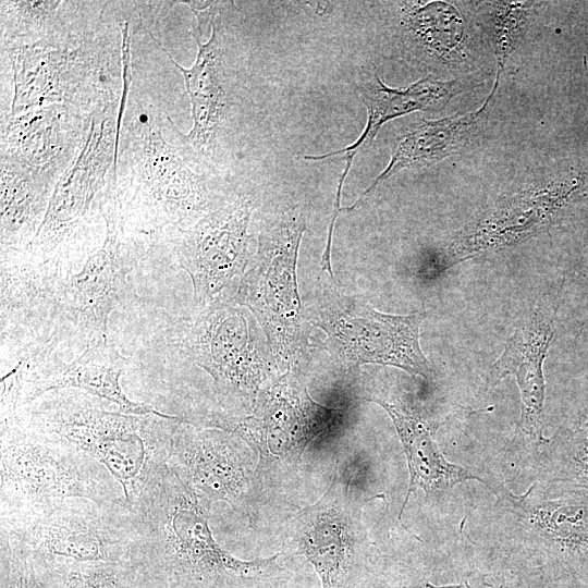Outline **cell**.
Instances as JSON below:
<instances>
[{
	"instance_id": "1",
	"label": "cell",
	"mask_w": 588,
	"mask_h": 588,
	"mask_svg": "<svg viewBox=\"0 0 588 588\" xmlns=\"http://www.w3.org/2000/svg\"><path fill=\"white\" fill-rule=\"evenodd\" d=\"M209 506L171 461L126 506L133 527L130 561L148 588H236L274 566L280 553L241 560L219 546Z\"/></svg>"
},
{
	"instance_id": "2",
	"label": "cell",
	"mask_w": 588,
	"mask_h": 588,
	"mask_svg": "<svg viewBox=\"0 0 588 588\" xmlns=\"http://www.w3.org/2000/svg\"><path fill=\"white\" fill-rule=\"evenodd\" d=\"M130 81L118 114L117 189L122 222L151 236L173 233L208 213V163L175 128L173 140L163 134L166 114L135 99Z\"/></svg>"
},
{
	"instance_id": "3",
	"label": "cell",
	"mask_w": 588,
	"mask_h": 588,
	"mask_svg": "<svg viewBox=\"0 0 588 588\" xmlns=\"http://www.w3.org/2000/svg\"><path fill=\"white\" fill-rule=\"evenodd\" d=\"M21 413L36 428L101 464L122 487L126 506L170 463L183 419L108 412L79 395L47 399Z\"/></svg>"
},
{
	"instance_id": "4",
	"label": "cell",
	"mask_w": 588,
	"mask_h": 588,
	"mask_svg": "<svg viewBox=\"0 0 588 588\" xmlns=\"http://www.w3.org/2000/svg\"><path fill=\"white\" fill-rule=\"evenodd\" d=\"M20 408L1 414L0 519L42 515L71 499L125 505L101 464L33 426Z\"/></svg>"
},
{
	"instance_id": "5",
	"label": "cell",
	"mask_w": 588,
	"mask_h": 588,
	"mask_svg": "<svg viewBox=\"0 0 588 588\" xmlns=\"http://www.w3.org/2000/svg\"><path fill=\"white\" fill-rule=\"evenodd\" d=\"M102 23L79 40L5 50L12 70L9 115L53 103L88 115L119 105L124 90L122 36Z\"/></svg>"
},
{
	"instance_id": "6",
	"label": "cell",
	"mask_w": 588,
	"mask_h": 588,
	"mask_svg": "<svg viewBox=\"0 0 588 588\" xmlns=\"http://www.w3.org/2000/svg\"><path fill=\"white\" fill-rule=\"evenodd\" d=\"M120 105L93 115L84 146L54 186L45 218L26 248L42 260L62 261L65 247L96 213L102 215L115 172Z\"/></svg>"
},
{
	"instance_id": "7",
	"label": "cell",
	"mask_w": 588,
	"mask_h": 588,
	"mask_svg": "<svg viewBox=\"0 0 588 588\" xmlns=\"http://www.w3.org/2000/svg\"><path fill=\"white\" fill-rule=\"evenodd\" d=\"M0 531L19 540L34 558L130 561L133 527L126 505L71 499L32 517L0 519Z\"/></svg>"
},
{
	"instance_id": "8",
	"label": "cell",
	"mask_w": 588,
	"mask_h": 588,
	"mask_svg": "<svg viewBox=\"0 0 588 588\" xmlns=\"http://www.w3.org/2000/svg\"><path fill=\"white\" fill-rule=\"evenodd\" d=\"M426 316L384 314L355 297L334 296L319 306L313 322L326 332L328 350L346 367L390 365L427 379L431 370L419 344Z\"/></svg>"
},
{
	"instance_id": "9",
	"label": "cell",
	"mask_w": 588,
	"mask_h": 588,
	"mask_svg": "<svg viewBox=\"0 0 588 588\" xmlns=\"http://www.w3.org/2000/svg\"><path fill=\"white\" fill-rule=\"evenodd\" d=\"M587 199L588 171L573 167L539 186L515 193L454 237L449 265L538 235L567 219Z\"/></svg>"
},
{
	"instance_id": "10",
	"label": "cell",
	"mask_w": 588,
	"mask_h": 588,
	"mask_svg": "<svg viewBox=\"0 0 588 588\" xmlns=\"http://www.w3.org/2000/svg\"><path fill=\"white\" fill-rule=\"evenodd\" d=\"M102 219V245L69 278L65 287L66 317L88 336V344L107 340L109 317L128 291L131 247L121 218L115 172L103 197Z\"/></svg>"
},
{
	"instance_id": "11",
	"label": "cell",
	"mask_w": 588,
	"mask_h": 588,
	"mask_svg": "<svg viewBox=\"0 0 588 588\" xmlns=\"http://www.w3.org/2000/svg\"><path fill=\"white\" fill-rule=\"evenodd\" d=\"M63 262L22 250L1 252V335L19 336L37 354L57 339L56 318H66ZM32 357V356H30ZM29 357V359H30Z\"/></svg>"
},
{
	"instance_id": "12",
	"label": "cell",
	"mask_w": 588,
	"mask_h": 588,
	"mask_svg": "<svg viewBox=\"0 0 588 588\" xmlns=\"http://www.w3.org/2000/svg\"><path fill=\"white\" fill-rule=\"evenodd\" d=\"M252 200L237 197L172 234L180 267L193 282L194 303L212 304L247 264ZM170 234V235H171Z\"/></svg>"
},
{
	"instance_id": "13",
	"label": "cell",
	"mask_w": 588,
	"mask_h": 588,
	"mask_svg": "<svg viewBox=\"0 0 588 588\" xmlns=\"http://www.w3.org/2000/svg\"><path fill=\"white\" fill-rule=\"evenodd\" d=\"M187 344L198 366L230 404L253 408L265 378L245 315L230 305H211L192 328Z\"/></svg>"
},
{
	"instance_id": "14",
	"label": "cell",
	"mask_w": 588,
	"mask_h": 588,
	"mask_svg": "<svg viewBox=\"0 0 588 588\" xmlns=\"http://www.w3.org/2000/svg\"><path fill=\"white\" fill-rule=\"evenodd\" d=\"M91 119L62 103L8 115L1 128V159L56 186L84 146Z\"/></svg>"
},
{
	"instance_id": "15",
	"label": "cell",
	"mask_w": 588,
	"mask_h": 588,
	"mask_svg": "<svg viewBox=\"0 0 588 588\" xmlns=\"http://www.w3.org/2000/svg\"><path fill=\"white\" fill-rule=\"evenodd\" d=\"M250 458L235 432L195 429L184 418L177 424L171 462L210 503L224 501L237 510L247 507L252 487Z\"/></svg>"
},
{
	"instance_id": "16",
	"label": "cell",
	"mask_w": 588,
	"mask_h": 588,
	"mask_svg": "<svg viewBox=\"0 0 588 588\" xmlns=\"http://www.w3.org/2000/svg\"><path fill=\"white\" fill-rule=\"evenodd\" d=\"M348 489L335 475L322 497L293 518L297 552L314 566L322 588H344L354 573L358 526Z\"/></svg>"
},
{
	"instance_id": "17",
	"label": "cell",
	"mask_w": 588,
	"mask_h": 588,
	"mask_svg": "<svg viewBox=\"0 0 588 588\" xmlns=\"http://www.w3.org/2000/svg\"><path fill=\"white\" fill-rule=\"evenodd\" d=\"M329 421V409L315 403L293 381L277 383L254 416L240 420L233 432L253 442L266 455L301 457Z\"/></svg>"
},
{
	"instance_id": "18",
	"label": "cell",
	"mask_w": 588,
	"mask_h": 588,
	"mask_svg": "<svg viewBox=\"0 0 588 588\" xmlns=\"http://www.w3.org/2000/svg\"><path fill=\"white\" fill-rule=\"evenodd\" d=\"M144 28L184 77L193 118V126L184 135L188 144L208 163L207 159L216 150L218 136L232 106L226 85L220 16L217 14L211 22V34L205 44L195 38L198 52L195 62L188 69L176 63L151 30L145 25Z\"/></svg>"
},
{
	"instance_id": "19",
	"label": "cell",
	"mask_w": 588,
	"mask_h": 588,
	"mask_svg": "<svg viewBox=\"0 0 588 588\" xmlns=\"http://www.w3.org/2000/svg\"><path fill=\"white\" fill-rule=\"evenodd\" d=\"M128 365L108 341H96L70 364H60L47 371L21 376V406L28 405L44 394L77 388L114 403L119 412L130 415L167 414L154 406L134 402L124 393L120 378Z\"/></svg>"
},
{
	"instance_id": "20",
	"label": "cell",
	"mask_w": 588,
	"mask_h": 588,
	"mask_svg": "<svg viewBox=\"0 0 588 588\" xmlns=\"http://www.w3.org/2000/svg\"><path fill=\"white\" fill-rule=\"evenodd\" d=\"M108 2L1 1V48L62 45L82 39L103 22Z\"/></svg>"
},
{
	"instance_id": "21",
	"label": "cell",
	"mask_w": 588,
	"mask_h": 588,
	"mask_svg": "<svg viewBox=\"0 0 588 588\" xmlns=\"http://www.w3.org/2000/svg\"><path fill=\"white\" fill-rule=\"evenodd\" d=\"M501 72V70H497L493 87L479 109L451 114L438 120L421 119L403 131L393 142L391 157L384 170L354 205L341 208V210H353L378 184L397 171L405 168L429 166L460 150L468 142L477 126L488 117L490 103L500 84Z\"/></svg>"
},
{
	"instance_id": "22",
	"label": "cell",
	"mask_w": 588,
	"mask_h": 588,
	"mask_svg": "<svg viewBox=\"0 0 588 588\" xmlns=\"http://www.w3.org/2000/svg\"><path fill=\"white\" fill-rule=\"evenodd\" d=\"M553 338L551 323L542 314H536L506 340L487 378V383L494 385L509 375L515 377L523 403L520 426L540 440L546 393L542 366Z\"/></svg>"
},
{
	"instance_id": "23",
	"label": "cell",
	"mask_w": 588,
	"mask_h": 588,
	"mask_svg": "<svg viewBox=\"0 0 588 588\" xmlns=\"http://www.w3.org/2000/svg\"><path fill=\"white\" fill-rule=\"evenodd\" d=\"M357 88L367 109V123L360 136L343 149L317 156H304L305 159L323 160L339 154L355 157L360 149L371 145L379 128L385 122L415 111L440 110L465 87L461 81L424 77L405 88H392L387 86L376 73L363 71Z\"/></svg>"
},
{
	"instance_id": "24",
	"label": "cell",
	"mask_w": 588,
	"mask_h": 588,
	"mask_svg": "<svg viewBox=\"0 0 588 588\" xmlns=\"http://www.w3.org/2000/svg\"><path fill=\"white\" fill-rule=\"evenodd\" d=\"M367 400L376 402L390 415L406 454L409 485L399 518L403 514L409 494L417 489H422L429 494L445 491L465 480L482 481L465 468L449 463L434 442L426 422L402 403L382 397Z\"/></svg>"
},
{
	"instance_id": "25",
	"label": "cell",
	"mask_w": 588,
	"mask_h": 588,
	"mask_svg": "<svg viewBox=\"0 0 588 588\" xmlns=\"http://www.w3.org/2000/svg\"><path fill=\"white\" fill-rule=\"evenodd\" d=\"M53 189L40 176L1 159V252L27 248L45 218Z\"/></svg>"
},
{
	"instance_id": "26",
	"label": "cell",
	"mask_w": 588,
	"mask_h": 588,
	"mask_svg": "<svg viewBox=\"0 0 588 588\" xmlns=\"http://www.w3.org/2000/svg\"><path fill=\"white\" fill-rule=\"evenodd\" d=\"M32 558L36 588H148L139 569L131 561Z\"/></svg>"
},
{
	"instance_id": "27",
	"label": "cell",
	"mask_w": 588,
	"mask_h": 588,
	"mask_svg": "<svg viewBox=\"0 0 588 588\" xmlns=\"http://www.w3.org/2000/svg\"><path fill=\"white\" fill-rule=\"evenodd\" d=\"M405 13L407 26L430 50L449 56L460 47L464 21L452 4L436 1L411 5Z\"/></svg>"
},
{
	"instance_id": "28",
	"label": "cell",
	"mask_w": 588,
	"mask_h": 588,
	"mask_svg": "<svg viewBox=\"0 0 588 588\" xmlns=\"http://www.w3.org/2000/svg\"><path fill=\"white\" fill-rule=\"evenodd\" d=\"M486 4L487 28L497 58L498 70L502 71L524 35L534 2L493 1Z\"/></svg>"
},
{
	"instance_id": "29",
	"label": "cell",
	"mask_w": 588,
	"mask_h": 588,
	"mask_svg": "<svg viewBox=\"0 0 588 588\" xmlns=\"http://www.w3.org/2000/svg\"><path fill=\"white\" fill-rule=\"evenodd\" d=\"M558 455L564 480L588 488V408L562 432Z\"/></svg>"
},
{
	"instance_id": "30",
	"label": "cell",
	"mask_w": 588,
	"mask_h": 588,
	"mask_svg": "<svg viewBox=\"0 0 588 588\" xmlns=\"http://www.w3.org/2000/svg\"><path fill=\"white\" fill-rule=\"evenodd\" d=\"M30 553L14 537L0 531V588H36Z\"/></svg>"
},
{
	"instance_id": "31",
	"label": "cell",
	"mask_w": 588,
	"mask_h": 588,
	"mask_svg": "<svg viewBox=\"0 0 588 588\" xmlns=\"http://www.w3.org/2000/svg\"><path fill=\"white\" fill-rule=\"evenodd\" d=\"M579 265L581 267V270L588 277V237L585 245L583 246Z\"/></svg>"
}]
</instances>
